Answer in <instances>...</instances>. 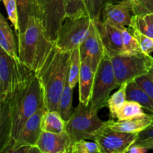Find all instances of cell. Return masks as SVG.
I'll return each instance as SVG.
<instances>
[{"label":"cell","mask_w":153,"mask_h":153,"mask_svg":"<svg viewBox=\"0 0 153 153\" xmlns=\"http://www.w3.org/2000/svg\"><path fill=\"white\" fill-rule=\"evenodd\" d=\"M45 111V106H42L26 121L18 134L10 152H14L16 149L24 146L37 145L42 132L41 118Z\"/></svg>","instance_id":"11"},{"label":"cell","mask_w":153,"mask_h":153,"mask_svg":"<svg viewBox=\"0 0 153 153\" xmlns=\"http://www.w3.org/2000/svg\"><path fill=\"white\" fill-rule=\"evenodd\" d=\"M128 1V0H109V2L111 3H120V2H123V1Z\"/></svg>","instance_id":"38"},{"label":"cell","mask_w":153,"mask_h":153,"mask_svg":"<svg viewBox=\"0 0 153 153\" xmlns=\"http://www.w3.org/2000/svg\"><path fill=\"white\" fill-rule=\"evenodd\" d=\"M71 143V138L66 131L61 133L42 131L37 146L40 153H67Z\"/></svg>","instance_id":"14"},{"label":"cell","mask_w":153,"mask_h":153,"mask_svg":"<svg viewBox=\"0 0 153 153\" xmlns=\"http://www.w3.org/2000/svg\"><path fill=\"white\" fill-rule=\"evenodd\" d=\"M73 88L70 87L67 81L59 101L58 112L65 122L71 117L74 111L73 107Z\"/></svg>","instance_id":"23"},{"label":"cell","mask_w":153,"mask_h":153,"mask_svg":"<svg viewBox=\"0 0 153 153\" xmlns=\"http://www.w3.org/2000/svg\"><path fill=\"white\" fill-rule=\"evenodd\" d=\"M92 19L89 16L80 18L66 16L59 31L55 46L63 52H71L88 37Z\"/></svg>","instance_id":"7"},{"label":"cell","mask_w":153,"mask_h":153,"mask_svg":"<svg viewBox=\"0 0 153 153\" xmlns=\"http://www.w3.org/2000/svg\"><path fill=\"white\" fill-rule=\"evenodd\" d=\"M145 139H153V123L148 128L138 133L137 140H145Z\"/></svg>","instance_id":"35"},{"label":"cell","mask_w":153,"mask_h":153,"mask_svg":"<svg viewBox=\"0 0 153 153\" xmlns=\"http://www.w3.org/2000/svg\"><path fill=\"white\" fill-rule=\"evenodd\" d=\"M109 0H85L88 14L92 20L100 19L103 9Z\"/></svg>","instance_id":"30"},{"label":"cell","mask_w":153,"mask_h":153,"mask_svg":"<svg viewBox=\"0 0 153 153\" xmlns=\"http://www.w3.org/2000/svg\"><path fill=\"white\" fill-rule=\"evenodd\" d=\"M140 88L146 91V94L153 100V81L149 75L140 76L135 79Z\"/></svg>","instance_id":"34"},{"label":"cell","mask_w":153,"mask_h":153,"mask_svg":"<svg viewBox=\"0 0 153 153\" xmlns=\"http://www.w3.org/2000/svg\"><path fill=\"white\" fill-rule=\"evenodd\" d=\"M19 13V31L23 33L27 28L31 16L40 18V9L37 0H16Z\"/></svg>","instance_id":"19"},{"label":"cell","mask_w":153,"mask_h":153,"mask_svg":"<svg viewBox=\"0 0 153 153\" xmlns=\"http://www.w3.org/2000/svg\"><path fill=\"white\" fill-rule=\"evenodd\" d=\"M0 46L16 61H19L13 33L6 18L0 14Z\"/></svg>","instance_id":"18"},{"label":"cell","mask_w":153,"mask_h":153,"mask_svg":"<svg viewBox=\"0 0 153 153\" xmlns=\"http://www.w3.org/2000/svg\"><path fill=\"white\" fill-rule=\"evenodd\" d=\"M116 79L119 85L135 80L149 74L153 69V57L141 53L138 55L119 54L111 58Z\"/></svg>","instance_id":"5"},{"label":"cell","mask_w":153,"mask_h":153,"mask_svg":"<svg viewBox=\"0 0 153 153\" xmlns=\"http://www.w3.org/2000/svg\"><path fill=\"white\" fill-rule=\"evenodd\" d=\"M128 28L138 42L142 52L146 55H151V53L153 52V39L143 34L138 30L130 27H128Z\"/></svg>","instance_id":"32"},{"label":"cell","mask_w":153,"mask_h":153,"mask_svg":"<svg viewBox=\"0 0 153 153\" xmlns=\"http://www.w3.org/2000/svg\"><path fill=\"white\" fill-rule=\"evenodd\" d=\"M37 1L40 19L48 37L55 43L58 31L66 18L64 0H37Z\"/></svg>","instance_id":"9"},{"label":"cell","mask_w":153,"mask_h":153,"mask_svg":"<svg viewBox=\"0 0 153 153\" xmlns=\"http://www.w3.org/2000/svg\"><path fill=\"white\" fill-rule=\"evenodd\" d=\"M120 85L116 79L111 58L106 55L100 62L95 73L91 105L92 110L99 112L107 106L111 93Z\"/></svg>","instance_id":"6"},{"label":"cell","mask_w":153,"mask_h":153,"mask_svg":"<svg viewBox=\"0 0 153 153\" xmlns=\"http://www.w3.org/2000/svg\"><path fill=\"white\" fill-rule=\"evenodd\" d=\"M137 138L138 133L114 131L106 123L96 133L93 140L100 145L102 153H126Z\"/></svg>","instance_id":"8"},{"label":"cell","mask_w":153,"mask_h":153,"mask_svg":"<svg viewBox=\"0 0 153 153\" xmlns=\"http://www.w3.org/2000/svg\"><path fill=\"white\" fill-rule=\"evenodd\" d=\"M135 143L143 146L146 149H147L148 150H149V149H152L153 150V139H145V140H137Z\"/></svg>","instance_id":"37"},{"label":"cell","mask_w":153,"mask_h":153,"mask_svg":"<svg viewBox=\"0 0 153 153\" xmlns=\"http://www.w3.org/2000/svg\"><path fill=\"white\" fill-rule=\"evenodd\" d=\"M148 151L147 149H146L143 146H140V144L137 143H133L132 145L129 146L126 152L129 153H145Z\"/></svg>","instance_id":"36"},{"label":"cell","mask_w":153,"mask_h":153,"mask_svg":"<svg viewBox=\"0 0 153 153\" xmlns=\"http://www.w3.org/2000/svg\"><path fill=\"white\" fill-rule=\"evenodd\" d=\"M148 75H149V76H150V78H151V79H152V80L153 81V69H152V70H151V71L149 72V74H148Z\"/></svg>","instance_id":"39"},{"label":"cell","mask_w":153,"mask_h":153,"mask_svg":"<svg viewBox=\"0 0 153 153\" xmlns=\"http://www.w3.org/2000/svg\"><path fill=\"white\" fill-rule=\"evenodd\" d=\"M133 15L153 13V0H130Z\"/></svg>","instance_id":"33"},{"label":"cell","mask_w":153,"mask_h":153,"mask_svg":"<svg viewBox=\"0 0 153 153\" xmlns=\"http://www.w3.org/2000/svg\"><path fill=\"white\" fill-rule=\"evenodd\" d=\"M66 122L56 111H45L41 118V129L43 131L61 133L65 131Z\"/></svg>","instance_id":"21"},{"label":"cell","mask_w":153,"mask_h":153,"mask_svg":"<svg viewBox=\"0 0 153 153\" xmlns=\"http://www.w3.org/2000/svg\"><path fill=\"white\" fill-rule=\"evenodd\" d=\"M130 28L138 30L153 39V13L140 16L133 15Z\"/></svg>","instance_id":"24"},{"label":"cell","mask_w":153,"mask_h":153,"mask_svg":"<svg viewBox=\"0 0 153 153\" xmlns=\"http://www.w3.org/2000/svg\"><path fill=\"white\" fill-rule=\"evenodd\" d=\"M143 114H145L143 111V108L138 102L132 100H126L118 111L117 119L118 120H123L140 116Z\"/></svg>","instance_id":"27"},{"label":"cell","mask_w":153,"mask_h":153,"mask_svg":"<svg viewBox=\"0 0 153 153\" xmlns=\"http://www.w3.org/2000/svg\"><path fill=\"white\" fill-rule=\"evenodd\" d=\"M66 16L80 18L89 16L85 0H64Z\"/></svg>","instance_id":"26"},{"label":"cell","mask_w":153,"mask_h":153,"mask_svg":"<svg viewBox=\"0 0 153 153\" xmlns=\"http://www.w3.org/2000/svg\"><path fill=\"white\" fill-rule=\"evenodd\" d=\"M16 61L1 48L0 51V101L10 94L14 77Z\"/></svg>","instance_id":"16"},{"label":"cell","mask_w":153,"mask_h":153,"mask_svg":"<svg viewBox=\"0 0 153 153\" xmlns=\"http://www.w3.org/2000/svg\"><path fill=\"white\" fill-rule=\"evenodd\" d=\"M131 1L120 3L108 2L103 9L101 19L120 29L130 27L132 19Z\"/></svg>","instance_id":"13"},{"label":"cell","mask_w":153,"mask_h":153,"mask_svg":"<svg viewBox=\"0 0 153 153\" xmlns=\"http://www.w3.org/2000/svg\"><path fill=\"white\" fill-rule=\"evenodd\" d=\"M67 153H102L100 145L94 140L87 141L85 139L72 142Z\"/></svg>","instance_id":"28"},{"label":"cell","mask_w":153,"mask_h":153,"mask_svg":"<svg viewBox=\"0 0 153 153\" xmlns=\"http://www.w3.org/2000/svg\"><path fill=\"white\" fill-rule=\"evenodd\" d=\"M81 60L86 61L97 71L102 60L106 55L104 46L98 30L92 20L90 27V34L79 46Z\"/></svg>","instance_id":"10"},{"label":"cell","mask_w":153,"mask_h":153,"mask_svg":"<svg viewBox=\"0 0 153 153\" xmlns=\"http://www.w3.org/2000/svg\"><path fill=\"white\" fill-rule=\"evenodd\" d=\"M98 116V112L88 105L79 102L74 109L71 117L66 121L65 131L68 133L72 142L78 140H93L96 133L106 125Z\"/></svg>","instance_id":"4"},{"label":"cell","mask_w":153,"mask_h":153,"mask_svg":"<svg viewBox=\"0 0 153 153\" xmlns=\"http://www.w3.org/2000/svg\"><path fill=\"white\" fill-rule=\"evenodd\" d=\"M128 84V82H125L120 85L119 89L109 97L107 106L109 109L110 119H117L118 111L127 100L126 91Z\"/></svg>","instance_id":"22"},{"label":"cell","mask_w":153,"mask_h":153,"mask_svg":"<svg viewBox=\"0 0 153 153\" xmlns=\"http://www.w3.org/2000/svg\"><path fill=\"white\" fill-rule=\"evenodd\" d=\"M123 52L121 54L125 55H138L143 53L139 45L138 42L130 32L128 28L123 30Z\"/></svg>","instance_id":"29"},{"label":"cell","mask_w":153,"mask_h":153,"mask_svg":"<svg viewBox=\"0 0 153 153\" xmlns=\"http://www.w3.org/2000/svg\"><path fill=\"white\" fill-rule=\"evenodd\" d=\"M42 106L43 90L37 74L16 61L11 91L0 101V152H10L24 124Z\"/></svg>","instance_id":"1"},{"label":"cell","mask_w":153,"mask_h":153,"mask_svg":"<svg viewBox=\"0 0 153 153\" xmlns=\"http://www.w3.org/2000/svg\"><path fill=\"white\" fill-rule=\"evenodd\" d=\"M19 62L36 73L44 65L55 46L48 37L41 19L31 16L23 33H16Z\"/></svg>","instance_id":"2"},{"label":"cell","mask_w":153,"mask_h":153,"mask_svg":"<svg viewBox=\"0 0 153 153\" xmlns=\"http://www.w3.org/2000/svg\"><path fill=\"white\" fill-rule=\"evenodd\" d=\"M7 13V18L11 22L16 33L19 31V13L16 0H1Z\"/></svg>","instance_id":"31"},{"label":"cell","mask_w":153,"mask_h":153,"mask_svg":"<svg viewBox=\"0 0 153 153\" xmlns=\"http://www.w3.org/2000/svg\"><path fill=\"white\" fill-rule=\"evenodd\" d=\"M126 93L127 100L137 102L143 108L153 114V100L140 88L135 80L128 84Z\"/></svg>","instance_id":"20"},{"label":"cell","mask_w":153,"mask_h":153,"mask_svg":"<svg viewBox=\"0 0 153 153\" xmlns=\"http://www.w3.org/2000/svg\"><path fill=\"white\" fill-rule=\"evenodd\" d=\"M81 64H82V60H81L80 50H79V46H78L75 48L71 52L68 82L72 88H74L77 83H79Z\"/></svg>","instance_id":"25"},{"label":"cell","mask_w":153,"mask_h":153,"mask_svg":"<svg viewBox=\"0 0 153 153\" xmlns=\"http://www.w3.org/2000/svg\"><path fill=\"white\" fill-rule=\"evenodd\" d=\"M93 21L98 30L106 55L112 58L122 53L123 29H120L111 24L104 22L101 19Z\"/></svg>","instance_id":"12"},{"label":"cell","mask_w":153,"mask_h":153,"mask_svg":"<svg viewBox=\"0 0 153 153\" xmlns=\"http://www.w3.org/2000/svg\"><path fill=\"white\" fill-rule=\"evenodd\" d=\"M95 73L96 72L88 61H82L79 79V102L85 105H88L91 102Z\"/></svg>","instance_id":"17"},{"label":"cell","mask_w":153,"mask_h":153,"mask_svg":"<svg viewBox=\"0 0 153 153\" xmlns=\"http://www.w3.org/2000/svg\"><path fill=\"white\" fill-rule=\"evenodd\" d=\"M71 52H63L55 46L44 65L36 73L43 90L46 111H58L60 99L69 79Z\"/></svg>","instance_id":"3"},{"label":"cell","mask_w":153,"mask_h":153,"mask_svg":"<svg viewBox=\"0 0 153 153\" xmlns=\"http://www.w3.org/2000/svg\"><path fill=\"white\" fill-rule=\"evenodd\" d=\"M153 123V114H143L140 116L134 117L123 120L115 121L110 119L107 124L114 131L127 133H140L152 125Z\"/></svg>","instance_id":"15"}]
</instances>
